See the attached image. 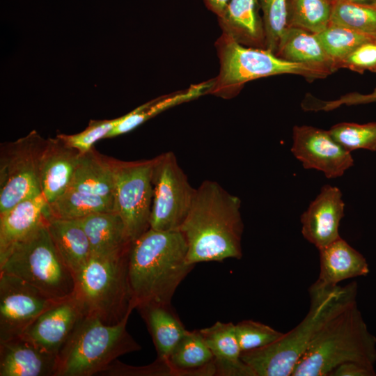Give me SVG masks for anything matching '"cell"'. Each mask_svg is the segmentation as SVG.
<instances>
[{
	"instance_id": "obj_1",
	"label": "cell",
	"mask_w": 376,
	"mask_h": 376,
	"mask_svg": "<svg viewBox=\"0 0 376 376\" xmlns=\"http://www.w3.org/2000/svg\"><path fill=\"white\" fill-rule=\"evenodd\" d=\"M240 207V199L218 182L205 180L201 184L180 228L187 244L189 264L242 258Z\"/></svg>"
},
{
	"instance_id": "obj_2",
	"label": "cell",
	"mask_w": 376,
	"mask_h": 376,
	"mask_svg": "<svg viewBox=\"0 0 376 376\" xmlns=\"http://www.w3.org/2000/svg\"><path fill=\"white\" fill-rule=\"evenodd\" d=\"M187 244L180 230L149 228L132 242L128 276L134 308L146 304H171L194 265L187 263Z\"/></svg>"
},
{
	"instance_id": "obj_3",
	"label": "cell",
	"mask_w": 376,
	"mask_h": 376,
	"mask_svg": "<svg viewBox=\"0 0 376 376\" xmlns=\"http://www.w3.org/2000/svg\"><path fill=\"white\" fill-rule=\"evenodd\" d=\"M376 363V338L352 298L336 309L315 333L291 376H329L340 364Z\"/></svg>"
},
{
	"instance_id": "obj_4",
	"label": "cell",
	"mask_w": 376,
	"mask_h": 376,
	"mask_svg": "<svg viewBox=\"0 0 376 376\" xmlns=\"http://www.w3.org/2000/svg\"><path fill=\"white\" fill-rule=\"evenodd\" d=\"M309 310L294 329L263 347L242 352L241 359L255 376H291L315 333L340 305L357 297V283L326 285L316 281L308 289Z\"/></svg>"
},
{
	"instance_id": "obj_5",
	"label": "cell",
	"mask_w": 376,
	"mask_h": 376,
	"mask_svg": "<svg viewBox=\"0 0 376 376\" xmlns=\"http://www.w3.org/2000/svg\"><path fill=\"white\" fill-rule=\"evenodd\" d=\"M129 317L110 325L84 315L56 355L54 376L100 374L118 357L141 350L127 330Z\"/></svg>"
},
{
	"instance_id": "obj_6",
	"label": "cell",
	"mask_w": 376,
	"mask_h": 376,
	"mask_svg": "<svg viewBox=\"0 0 376 376\" xmlns=\"http://www.w3.org/2000/svg\"><path fill=\"white\" fill-rule=\"evenodd\" d=\"M130 247L109 255H93L75 276L74 295L84 315L116 324L134 309L128 276Z\"/></svg>"
},
{
	"instance_id": "obj_7",
	"label": "cell",
	"mask_w": 376,
	"mask_h": 376,
	"mask_svg": "<svg viewBox=\"0 0 376 376\" xmlns=\"http://www.w3.org/2000/svg\"><path fill=\"white\" fill-rule=\"evenodd\" d=\"M47 219L0 258V272L15 276L56 299L72 295L75 276L57 251Z\"/></svg>"
},
{
	"instance_id": "obj_8",
	"label": "cell",
	"mask_w": 376,
	"mask_h": 376,
	"mask_svg": "<svg viewBox=\"0 0 376 376\" xmlns=\"http://www.w3.org/2000/svg\"><path fill=\"white\" fill-rule=\"evenodd\" d=\"M152 180L150 228L180 230L191 209L196 189L190 185L172 152L153 159Z\"/></svg>"
},
{
	"instance_id": "obj_9",
	"label": "cell",
	"mask_w": 376,
	"mask_h": 376,
	"mask_svg": "<svg viewBox=\"0 0 376 376\" xmlns=\"http://www.w3.org/2000/svg\"><path fill=\"white\" fill-rule=\"evenodd\" d=\"M115 211L121 217L132 242L150 228L153 198V159L114 160Z\"/></svg>"
},
{
	"instance_id": "obj_10",
	"label": "cell",
	"mask_w": 376,
	"mask_h": 376,
	"mask_svg": "<svg viewBox=\"0 0 376 376\" xmlns=\"http://www.w3.org/2000/svg\"><path fill=\"white\" fill-rule=\"evenodd\" d=\"M331 73L324 68L286 61L269 49L246 48L230 38L222 50L220 82L224 86H233L280 74L313 79L323 78Z\"/></svg>"
},
{
	"instance_id": "obj_11",
	"label": "cell",
	"mask_w": 376,
	"mask_h": 376,
	"mask_svg": "<svg viewBox=\"0 0 376 376\" xmlns=\"http://www.w3.org/2000/svg\"><path fill=\"white\" fill-rule=\"evenodd\" d=\"M45 141L36 132L9 144L1 155L0 214L41 193L39 158Z\"/></svg>"
},
{
	"instance_id": "obj_12",
	"label": "cell",
	"mask_w": 376,
	"mask_h": 376,
	"mask_svg": "<svg viewBox=\"0 0 376 376\" xmlns=\"http://www.w3.org/2000/svg\"><path fill=\"white\" fill-rule=\"evenodd\" d=\"M61 299L15 276L0 272V342L21 336L40 314Z\"/></svg>"
},
{
	"instance_id": "obj_13",
	"label": "cell",
	"mask_w": 376,
	"mask_h": 376,
	"mask_svg": "<svg viewBox=\"0 0 376 376\" xmlns=\"http://www.w3.org/2000/svg\"><path fill=\"white\" fill-rule=\"evenodd\" d=\"M291 152L306 169H315L336 178L354 164L351 152L326 131L308 125L295 126Z\"/></svg>"
},
{
	"instance_id": "obj_14",
	"label": "cell",
	"mask_w": 376,
	"mask_h": 376,
	"mask_svg": "<svg viewBox=\"0 0 376 376\" xmlns=\"http://www.w3.org/2000/svg\"><path fill=\"white\" fill-rule=\"evenodd\" d=\"M84 316L72 294L40 314L21 336L56 356Z\"/></svg>"
},
{
	"instance_id": "obj_15",
	"label": "cell",
	"mask_w": 376,
	"mask_h": 376,
	"mask_svg": "<svg viewBox=\"0 0 376 376\" xmlns=\"http://www.w3.org/2000/svg\"><path fill=\"white\" fill-rule=\"evenodd\" d=\"M342 196L339 188L326 185L300 217L302 235L318 250L340 237L345 212Z\"/></svg>"
},
{
	"instance_id": "obj_16",
	"label": "cell",
	"mask_w": 376,
	"mask_h": 376,
	"mask_svg": "<svg viewBox=\"0 0 376 376\" xmlns=\"http://www.w3.org/2000/svg\"><path fill=\"white\" fill-rule=\"evenodd\" d=\"M80 155L58 137L45 141L39 158L38 171L41 193L47 204L68 189Z\"/></svg>"
},
{
	"instance_id": "obj_17",
	"label": "cell",
	"mask_w": 376,
	"mask_h": 376,
	"mask_svg": "<svg viewBox=\"0 0 376 376\" xmlns=\"http://www.w3.org/2000/svg\"><path fill=\"white\" fill-rule=\"evenodd\" d=\"M56 356L22 336L0 342V376H54Z\"/></svg>"
},
{
	"instance_id": "obj_18",
	"label": "cell",
	"mask_w": 376,
	"mask_h": 376,
	"mask_svg": "<svg viewBox=\"0 0 376 376\" xmlns=\"http://www.w3.org/2000/svg\"><path fill=\"white\" fill-rule=\"evenodd\" d=\"M213 357L215 375L255 376L252 369L241 359L235 324L217 322L199 330Z\"/></svg>"
},
{
	"instance_id": "obj_19",
	"label": "cell",
	"mask_w": 376,
	"mask_h": 376,
	"mask_svg": "<svg viewBox=\"0 0 376 376\" xmlns=\"http://www.w3.org/2000/svg\"><path fill=\"white\" fill-rule=\"evenodd\" d=\"M47 207V202L40 194L0 214V258L46 221Z\"/></svg>"
},
{
	"instance_id": "obj_20",
	"label": "cell",
	"mask_w": 376,
	"mask_h": 376,
	"mask_svg": "<svg viewBox=\"0 0 376 376\" xmlns=\"http://www.w3.org/2000/svg\"><path fill=\"white\" fill-rule=\"evenodd\" d=\"M320 274L317 281L326 285H338L344 280L369 273L366 259L345 240L339 237L319 249Z\"/></svg>"
},
{
	"instance_id": "obj_21",
	"label": "cell",
	"mask_w": 376,
	"mask_h": 376,
	"mask_svg": "<svg viewBox=\"0 0 376 376\" xmlns=\"http://www.w3.org/2000/svg\"><path fill=\"white\" fill-rule=\"evenodd\" d=\"M78 221L88 238L93 256L113 254L131 246L124 222L116 211L94 213Z\"/></svg>"
},
{
	"instance_id": "obj_22",
	"label": "cell",
	"mask_w": 376,
	"mask_h": 376,
	"mask_svg": "<svg viewBox=\"0 0 376 376\" xmlns=\"http://www.w3.org/2000/svg\"><path fill=\"white\" fill-rule=\"evenodd\" d=\"M155 345L157 359L166 361L187 329L171 304H146L138 306Z\"/></svg>"
},
{
	"instance_id": "obj_23",
	"label": "cell",
	"mask_w": 376,
	"mask_h": 376,
	"mask_svg": "<svg viewBox=\"0 0 376 376\" xmlns=\"http://www.w3.org/2000/svg\"><path fill=\"white\" fill-rule=\"evenodd\" d=\"M47 228L61 258L75 276L92 257L88 238L78 220L47 217Z\"/></svg>"
},
{
	"instance_id": "obj_24",
	"label": "cell",
	"mask_w": 376,
	"mask_h": 376,
	"mask_svg": "<svg viewBox=\"0 0 376 376\" xmlns=\"http://www.w3.org/2000/svg\"><path fill=\"white\" fill-rule=\"evenodd\" d=\"M115 185L114 160L91 150L80 155L68 188L114 200Z\"/></svg>"
},
{
	"instance_id": "obj_25",
	"label": "cell",
	"mask_w": 376,
	"mask_h": 376,
	"mask_svg": "<svg viewBox=\"0 0 376 376\" xmlns=\"http://www.w3.org/2000/svg\"><path fill=\"white\" fill-rule=\"evenodd\" d=\"M213 360L199 330H187L166 362L175 375H215Z\"/></svg>"
},
{
	"instance_id": "obj_26",
	"label": "cell",
	"mask_w": 376,
	"mask_h": 376,
	"mask_svg": "<svg viewBox=\"0 0 376 376\" xmlns=\"http://www.w3.org/2000/svg\"><path fill=\"white\" fill-rule=\"evenodd\" d=\"M276 52L288 61L324 68L332 72L337 70L315 34L299 28L286 27Z\"/></svg>"
},
{
	"instance_id": "obj_27",
	"label": "cell",
	"mask_w": 376,
	"mask_h": 376,
	"mask_svg": "<svg viewBox=\"0 0 376 376\" xmlns=\"http://www.w3.org/2000/svg\"><path fill=\"white\" fill-rule=\"evenodd\" d=\"M115 211L114 200L68 188L48 203L47 217L79 220L90 214Z\"/></svg>"
},
{
	"instance_id": "obj_28",
	"label": "cell",
	"mask_w": 376,
	"mask_h": 376,
	"mask_svg": "<svg viewBox=\"0 0 376 376\" xmlns=\"http://www.w3.org/2000/svg\"><path fill=\"white\" fill-rule=\"evenodd\" d=\"M212 85L213 83L210 81L194 85L185 91L170 97L157 98L143 104L121 116L120 123L106 138H111L127 133L170 107L197 98L207 92Z\"/></svg>"
},
{
	"instance_id": "obj_29",
	"label": "cell",
	"mask_w": 376,
	"mask_h": 376,
	"mask_svg": "<svg viewBox=\"0 0 376 376\" xmlns=\"http://www.w3.org/2000/svg\"><path fill=\"white\" fill-rule=\"evenodd\" d=\"M331 10L329 0H288L287 25L318 33L330 24Z\"/></svg>"
},
{
	"instance_id": "obj_30",
	"label": "cell",
	"mask_w": 376,
	"mask_h": 376,
	"mask_svg": "<svg viewBox=\"0 0 376 376\" xmlns=\"http://www.w3.org/2000/svg\"><path fill=\"white\" fill-rule=\"evenodd\" d=\"M330 24L376 38V7L336 0L332 2Z\"/></svg>"
},
{
	"instance_id": "obj_31",
	"label": "cell",
	"mask_w": 376,
	"mask_h": 376,
	"mask_svg": "<svg viewBox=\"0 0 376 376\" xmlns=\"http://www.w3.org/2000/svg\"><path fill=\"white\" fill-rule=\"evenodd\" d=\"M327 55L339 64L361 45L375 39L347 28L329 24L325 29L315 33Z\"/></svg>"
},
{
	"instance_id": "obj_32",
	"label": "cell",
	"mask_w": 376,
	"mask_h": 376,
	"mask_svg": "<svg viewBox=\"0 0 376 376\" xmlns=\"http://www.w3.org/2000/svg\"><path fill=\"white\" fill-rule=\"evenodd\" d=\"M328 131L340 145L350 152L359 149L376 151V122L366 124L340 123Z\"/></svg>"
},
{
	"instance_id": "obj_33",
	"label": "cell",
	"mask_w": 376,
	"mask_h": 376,
	"mask_svg": "<svg viewBox=\"0 0 376 376\" xmlns=\"http://www.w3.org/2000/svg\"><path fill=\"white\" fill-rule=\"evenodd\" d=\"M288 0H260L267 49L276 52L280 38L288 26Z\"/></svg>"
},
{
	"instance_id": "obj_34",
	"label": "cell",
	"mask_w": 376,
	"mask_h": 376,
	"mask_svg": "<svg viewBox=\"0 0 376 376\" xmlns=\"http://www.w3.org/2000/svg\"><path fill=\"white\" fill-rule=\"evenodd\" d=\"M242 352L259 349L280 338L283 333L260 322L246 320L235 324Z\"/></svg>"
},
{
	"instance_id": "obj_35",
	"label": "cell",
	"mask_w": 376,
	"mask_h": 376,
	"mask_svg": "<svg viewBox=\"0 0 376 376\" xmlns=\"http://www.w3.org/2000/svg\"><path fill=\"white\" fill-rule=\"evenodd\" d=\"M122 117L111 120H91L88 126L75 134H59L57 136L65 145L81 154L92 150L95 143L106 138L110 132L120 123Z\"/></svg>"
},
{
	"instance_id": "obj_36",
	"label": "cell",
	"mask_w": 376,
	"mask_h": 376,
	"mask_svg": "<svg viewBox=\"0 0 376 376\" xmlns=\"http://www.w3.org/2000/svg\"><path fill=\"white\" fill-rule=\"evenodd\" d=\"M256 2V0H231L226 7L228 18L232 24L253 38L259 33Z\"/></svg>"
},
{
	"instance_id": "obj_37",
	"label": "cell",
	"mask_w": 376,
	"mask_h": 376,
	"mask_svg": "<svg viewBox=\"0 0 376 376\" xmlns=\"http://www.w3.org/2000/svg\"><path fill=\"white\" fill-rule=\"evenodd\" d=\"M340 68L363 73L366 70L376 72V43L366 42L356 49L339 64Z\"/></svg>"
},
{
	"instance_id": "obj_38",
	"label": "cell",
	"mask_w": 376,
	"mask_h": 376,
	"mask_svg": "<svg viewBox=\"0 0 376 376\" xmlns=\"http://www.w3.org/2000/svg\"><path fill=\"white\" fill-rule=\"evenodd\" d=\"M376 372L374 366L363 363L347 361L343 363L334 368L329 376H375Z\"/></svg>"
},
{
	"instance_id": "obj_39",
	"label": "cell",
	"mask_w": 376,
	"mask_h": 376,
	"mask_svg": "<svg viewBox=\"0 0 376 376\" xmlns=\"http://www.w3.org/2000/svg\"><path fill=\"white\" fill-rule=\"evenodd\" d=\"M371 102H376V88L372 93L368 94L353 93L335 101L323 102V105L322 104L320 108L322 110H330L335 109L341 104L352 105Z\"/></svg>"
},
{
	"instance_id": "obj_40",
	"label": "cell",
	"mask_w": 376,
	"mask_h": 376,
	"mask_svg": "<svg viewBox=\"0 0 376 376\" xmlns=\"http://www.w3.org/2000/svg\"><path fill=\"white\" fill-rule=\"evenodd\" d=\"M210 4L217 11H223L229 0H207Z\"/></svg>"
},
{
	"instance_id": "obj_41",
	"label": "cell",
	"mask_w": 376,
	"mask_h": 376,
	"mask_svg": "<svg viewBox=\"0 0 376 376\" xmlns=\"http://www.w3.org/2000/svg\"><path fill=\"white\" fill-rule=\"evenodd\" d=\"M336 1V0H334ZM367 6L376 7V0H340Z\"/></svg>"
},
{
	"instance_id": "obj_42",
	"label": "cell",
	"mask_w": 376,
	"mask_h": 376,
	"mask_svg": "<svg viewBox=\"0 0 376 376\" xmlns=\"http://www.w3.org/2000/svg\"><path fill=\"white\" fill-rule=\"evenodd\" d=\"M375 42L376 43V38L374 40Z\"/></svg>"
},
{
	"instance_id": "obj_43",
	"label": "cell",
	"mask_w": 376,
	"mask_h": 376,
	"mask_svg": "<svg viewBox=\"0 0 376 376\" xmlns=\"http://www.w3.org/2000/svg\"><path fill=\"white\" fill-rule=\"evenodd\" d=\"M329 1H331V2H333V1H334V0H329Z\"/></svg>"
}]
</instances>
